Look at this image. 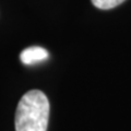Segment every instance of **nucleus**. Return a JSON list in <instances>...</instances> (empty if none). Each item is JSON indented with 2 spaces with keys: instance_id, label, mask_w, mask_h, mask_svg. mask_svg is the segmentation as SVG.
I'll list each match as a JSON object with an SVG mask.
<instances>
[{
  "instance_id": "1",
  "label": "nucleus",
  "mask_w": 131,
  "mask_h": 131,
  "mask_svg": "<svg viewBox=\"0 0 131 131\" xmlns=\"http://www.w3.org/2000/svg\"><path fill=\"white\" fill-rule=\"evenodd\" d=\"M49 119V102L39 90L22 96L15 112V131H46Z\"/></svg>"
},
{
  "instance_id": "2",
  "label": "nucleus",
  "mask_w": 131,
  "mask_h": 131,
  "mask_svg": "<svg viewBox=\"0 0 131 131\" xmlns=\"http://www.w3.org/2000/svg\"><path fill=\"white\" fill-rule=\"evenodd\" d=\"M48 58V51L43 47L32 46L28 47L21 52L20 59L24 64H35Z\"/></svg>"
},
{
  "instance_id": "3",
  "label": "nucleus",
  "mask_w": 131,
  "mask_h": 131,
  "mask_svg": "<svg viewBox=\"0 0 131 131\" xmlns=\"http://www.w3.org/2000/svg\"><path fill=\"white\" fill-rule=\"evenodd\" d=\"M125 0H92V3L98 9L102 10H108L119 6Z\"/></svg>"
}]
</instances>
